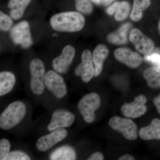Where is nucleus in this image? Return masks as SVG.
I'll return each instance as SVG.
<instances>
[{"instance_id":"10","label":"nucleus","mask_w":160,"mask_h":160,"mask_svg":"<svg viewBox=\"0 0 160 160\" xmlns=\"http://www.w3.org/2000/svg\"><path fill=\"white\" fill-rule=\"evenodd\" d=\"M68 135L66 129H60L41 137L37 141L36 146L40 152H46L65 139Z\"/></svg>"},{"instance_id":"33","label":"nucleus","mask_w":160,"mask_h":160,"mask_svg":"<svg viewBox=\"0 0 160 160\" xmlns=\"http://www.w3.org/2000/svg\"><path fill=\"white\" fill-rule=\"evenodd\" d=\"M91 1L96 5H102V0H91Z\"/></svg>"},{"instance_id":"1","label":"nucleus","mask_w":160,"mask_h":160,"mask_svg":"<svg viewBox=\"0 0 160 160\" xmlns=\"http://www.w3.org/2000/svg\"><path fill=\"white\" fill-rule=\"evenodd\" d=\"M50 24L52 29L56 31L77 32L84 28L85 19L78 12H64L52 16Z\"/></svg>"},{"instance_id":"19","label":"nucleus","mask_w":160,"mask_h":160,"mask_svg":"<svg viewBox=\"0 0 160 160\" xmlns=\"http://www.w3.org/2000/svg\"><path fill=\"white\" fill-rule=\"evenodd\" d=\"M76 159V152L73 147L69 145L57 148L49 156V159L52 160H74Z\"/></svg>"},{"instance_id":"31","label":"nucleus","mask_w":160,"mask_h":160,"mask_svg":"<svg viewBox=\"0 0 160 160\" xmlns=\"http://www.w3.org/2000/svg\"><path fill=\"white\" fill-rule=\"evenodd\" d=\"M119 160H135L134 158L130 154L123 155L118 159Z\"/></svg>"},{"instance_id":"22","label":"nucleus","mask_w":160,"mask_h":160,"mask_svg":"<svg viewBox=\"0 0 160 160\" xmlns=\"http://www.w3.org/2000/svg\"><path fill=\"white\" fill-rule=\"evenodd\" d=\"M147 84L152 88L160 87V65L147 68L143 72Z\"/></svg>"},{"instance_id":"7","label":"nucleus","mask_w":160,"mask_h":160,"mask_svg":"<svg viewBox=\"0 0 160 160\" xmlns=\"http://www.w3.org/2000/svg\"><path fill=\"white\" fill-rule=\"evenodd\" d=\"M109 124L112 129L121 132L126 139L132 141L137 138V126L132 120L114 116L110 119Z\"/></svg>"},{"instance_id":"3","label":"nucleus","mask_w":160,"mask_h":160,"mask_svg":"<svg viewBox=\"0 0 160 160\" xmlns=\"http://www.w3.org/2000/svg\"><path fill=\"white\" fill-rule=\"evenodd\" d=\"M29 68L32 92L36 95H41L44 92L46 87L44 82L46 72L44 63L40 59H33L30 62Z\"/></svg>"},{"instance_id":"30","label":"nucleus","mask_w":160,"mask_h":160,"mask_svg":"<svg viewBox=\"0 0 160 160\" xmlns=\"http://www.w3.org/2000/svg\"><path fill=\"white\" fill-rule=\"evenodd\" d=\"M153 102L158 112L160 113V94L153 99Z\"/></svg>"},{"instance_id":"4","label":"nucleus","mask_w":160,"mask_h":160,"mask_svg":"<svg viewBox=\"0 0 160 160\" xmlns=\"http://www.w3.org/2000/svg\"><path fill=\"white\" fill-rule=\"evenodd\" d=\"M101 99L95 92H91L84 96L79 101L78 108L83 119L86 123H91L95 119V112L100 108Z\"/></svg>"},{"instance_id":"20","label":"nucleus","mask_w":160,"mask_h":160,"mask_svg":"<svg viewBox=\"0 0 160 160\" xmlns=\"http://www.w3.org/2000/svg\"><path fill=\"white\" fill-rule=\"evenodd\" d=\"M31 2V0H9L8 7L10 9V16L14 20L21 18Z\"/></svg>"},{"instance_id":"9","label":"nucleus","mask_w":160,"mask_h":160,"mask_svg":"<svg viewBox=\"0 0 160 160\" xmlns=\"http://www.w3.org/2000/svg\"><path fill=\"white\" fill-rule=\"evenodd\" d=\"M81 63L75 69V75L81 77L84 82L88 83L95 76L94 66L90 50H84L81 55Z\"/></svg>"},{"instance_id":"34","label":"nucleus","mask_w":160,"mask_h":160,"mask_svg":"<svg viewBox=\"0 0 160 160\" xmlns=\"http://www.w3.org/2000/svg\"><path fill=\"white\" fill-rule=\"evenodd\" d=\"M158 27L159 31L160 33V20L159 22L158 26Z\"/></svg>"},{"instance_id":"14","label":"nucleus","mask_w":160,"mask_h":160,"mask_svg":"<svg viewBox=\"0 0 160 160\" xmlns=\"http://www.w3.org/2000/svg\"><path fill=\"white\" fill-rule=\"evenodd\" d=\"M114 55L118 61L132 69L138 68L142 62V58L139 53L127 48H118Z\"/></svg>"},{"instance_id":"12","label":"nucleus","mask_w":160,"mask_h":160,"mask_svg":"<svg viewBox=\"0 0 160 160\" xmlns=\"http://www.w3.org/2000/svg\"><path fill=\"white\" fill-rule=\"evenodd\" d=\"M147 98L143 95H139L135 98L132 102L126 103L121 107L123 115L127 118H136L145 114L147 111L145 104Z\"/></svg>"},{"instance_id":"25","label":"nucleus","mask_w":160,"mask_h":160,"mask_svg":"<svg viewBox=\"0 0 160 160\" xmlns=\"http://www.w3.org/2000/svg\"><path fill=\"white\" fill-rule=\"evenodd\" d=\"M12 18L3 12H0V29L1 31H9L13 25Z\"/></svg>"},{"instance_id":"16","label":"nucleus","mask_w":160,"mask_h":160,"mask_svg":"<svg viewBox=\"0 0 160 160\" xmlns=\"http://www.w3.org/2000/svg\"><path fill=\"white\" fill-rule=\"evenodd\" d=\"M140 137L144 140L160 139V120H152L150 125L143 127L139 132Z\"/></svg>"},{"instance_id":"26","label":"nucleus","mask_w":160,"mask_h":160,"mask_svg":"<svg viewBox=\"0 0 160 160\" xmlns=\"http://www.w3.org/2000/svg\"><path fill=\"white\" fill-rule=\"evenodd\" d=\"M11 145L10 142L6 138L0 140V160H6L10 152Z\"/></svg>"},{"instance_id":"28","label":"nucleus","mask_w":160,"mask_h":160,"mask_svg":"<svg viewBox=\"0 0 160 160\" xmlns=\"http://www.w3.org/2000/svg\"><path fill=\"white\" fill-rule=\"evenodd\" d=\"M145 60L146 62H151L155 66L160 65V53L158 52H154L146 55Z\"/></svg>"},{"instance_id":"2","label":"nucleus","mask_w":160,"mask_h":160,"mask_svg":"<svg viewBox=\"0 0 160 160\" xmlns=\"http://www.w3.org/2000/svg\"><path fill=\"white\" fill-rule=\"evenodd\" d=\"M26 106L22 101H17L9 104L0 115V128L10 130L17 126L25 118Z\"/></svg>"},{"instance_id":"13","label":"nucleus","mask_w":160,"mask_h":160,"mask_svg":"<svg viewBox=\"0 0 160 160\" xmlns=\"http://www.w3.org/2000/svg\"><path fill=\"white\" fill-rule=\"evenodd\" d=\"M129 39L134 44L140 53L147 55L151 53L154 48V43L138 29H134L130 32Z\"/></svg>"},{"instance_id":"23","label":"nucleus","mask_w":160,"mask_h":160,"mask_svg":"<svg viewBox=\"0 0 160 160\" xmlns=\"http://www.w3.org/2000/svg\"><path fill=\"white\" fill-rule=\"evenodd\" d=\"M151 5L150 0H133V7L132 11L131 19L138 22L142 17V11L147 9Z\"/></svg>"},{"instance_id":"29","label":"nucleus","mask_w":160,"mask_h":160,"mask_svg":"<svg viewBox=\"0 0 160 160\" xmlns=\"http://www.w3.org/2000/svg\"><path fill=\"white\" fill-rule=\"evenodd\" d=\"M104 156L102 153L99 152H96L92 154L87 158L88 160H104Z\"/></svg>"},{"instance_id":"11","label":"nucleus","mask_w":160,"mask_h":160,"mask_svg":"<svg viewBox=\"0 0 160 160\" xmlns=\"http://www.w3.org/2000/svg\"><path fill=\"white\" fill-rule=\"evenodd\" d=\"M75 53L73 46L70 45L65 46L61 54L52 61V66L54 70L60 74L66 73L73 61Z\"/></svg>"},{"instance_id":"17","label":"nucleus","mask_w":160,"mask_h":160,"mask_svg":"<svg viewBox=\"0 0 160 160\" xmlns=\"http://www.w3.org/2000/svg\"><path fill=\"white\" fill-rule=\"evenodd\" d=\"M130 9V4L128 2H115L109 6L106 12L110 15L115 13V19L118 21H122L128 17Z\"/></svg>"},{"instance_id":"18","label":"nucleus","mask_w":160,"mask_h":160,"mask_svg":"<svg viewBox=\"0 0 160 160\" xmlns=\"http://www.w3.org/2000/svg\"><path fill=\"white\" fill-rule=\"evenodd\" d=\"M16 82L15 76L10 71H4L0 72V96L9 93L13 89Z\"/></svg>"},{"instance_id":"6","label":"nucleus","mask_w":160,"mask_h":160,"mask_svg":"<svg viewBox=\"0 0 160 160\" xmlns=\"http://www.w3.org/2000/svg\"><path fill=\"white\" fill-rule=\"evenodd\" d=\"M10 37L14 44L19 45L23 49H28L33 43L30 26L26 21L20 22L12 27Z\"/></svg>"},{"instance_id":"15","label":"nucleus","mask_w":160,"mask_h":160,"mask_svg":"<svg viewBox=\"0 0 160 160\" xmlns=\"http://www.w3.org/2000/svg\"><path fill=\"white\" fill-rule=\"evenodd\" d=\"M108 48L103 44L96 46L92 54V59L94 66L95 77L100 75L102 71L104 61L109 55Z\"/></svg>"},{"instance_id":"24","label":"nucleus","mask_w":160,"mask_h":160,"mask_svg":"<svg viewBox=\"0 0 160 160\" xmlns=\"http://www.w3.org/2000/svg\"><path fill=\"white\" fill-rule=\"evenodd\" d=\"M76 9L78 11L85 14H90L93 7L89 0H75Z\"/></svg>"},{"instance_id":"5","label":"nucleus","mask_w":160,"mask_h":160,"mask_svg":"<svg viewBox=\"0 0 160 160\" xmlns=\"http://www.w3.org/2000/svg\"><path fill=\"white\" fill-rule=\"evenodd\" d=\"M60 73L50 70L46 72L44 78L45 86L58 98L65 97L67 94V86L65 80Z\"/></svg>"},{"instance_id":"27","label":"nucleus","mask_w":160,"mask_h":160,"mask_svg":"<svg viewBox=\"0 0 160 160\" xmlns=\"http://www.w3.org/2000/svg\"><path fill=\"white\" fill-rule=\"evenodd\" d=\"M30 156L24 152L15 150L9 152L6 160H30Z\"/></svg>"},{"instance_id":"32","label":"nucleus","mask_w":160,"mask_h":160,"mask_svg":"<svg viewBox=\"0 0 160 160\" xmlns=\"http://www.w3.org/2000/svg\"><path fill=\"white\" fill-rule=\"evenodd\" d=\"M115 1V0H102V5L104 6H108Z\"/></svg>"},{"instance_id":"8","label":"nucleus","mask_w":160,"mask_h":160,"mask_svg":"<svg viewBox=\"0 0 160 160\" xmlns=\"http://www.w3.org/2000/svg\"><path fill=\"white\" fill-rule=\"evenodd\" d=\"M75 116L71 111L65 109H58L52 114L47 129L49 131L60 129H66L72 126Z\"/></svg>"},{"instance_id":"21","label":"nucleus","mask_w":160,"mask_h":160,"mask_svg":"<svg viewBox=\"0 0 160 160\" xmlns=\"http://www.w3.org/2000/svg\"><path fill=\"white\" fill-rule=\"evenodd\" d=\"M131 24L126 23L114 32L109 33L107 36L109 42L117 45L126 44L127 42V33Z\"/></svg>"}]
</instances>
